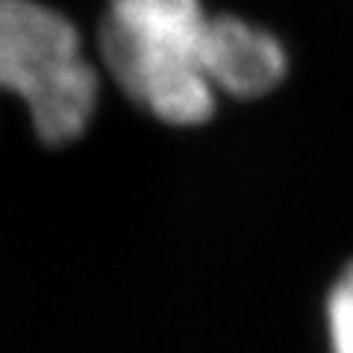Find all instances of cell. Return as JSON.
Returning <instances> with one entry per match:
<instances>
[{
	"label": "cell",
	"mask_w": 353,
	"mask_h": 353,
	"mask_svg": "<svg viewBox=\"0 0 353 353\" xmlns=\"http://www.w3.org/2000/svg\"><path fill=\"white\" fill-rule=\"evenodd\" d=\"M101 53L124 94L165 124L215 112L212 15L201 0H109Z\"/></svg>",
	"instance_id": "1"
},
{
	"label": "cell",
	"mask_w": 353,
	"mask_h": 353,
	"mask_svg": "<svg viewBox=\"0 0 353 353\" xmlns=\"http://www.w3.org/2000/svg\"><path fill=\"white\" fill-rule=\"evenodd\" d=\"M0 92L27 103L44 145H68L88 127L97 77L80 32L36 0H0Z\"/></svg>",
	"instance_id": "2"
},
{
	"label": "cell",
	"mask_w": 353,
	"mask_h": 353,
	"mask_svg": "<svg viewBox=\"0 0 353 353\" xmlns=\"http://www.w3.org/2000/svg\"><path fill=\"white\" fill-rule=\"evenodd\" d=\"M285 77V50L268 30L236 15H212V85L218 94L262 97Z\"/></svg>",
	"instance_id": "3"
},
{
	"label": "cell",
	"mask_w": 353,
	"mask_h": 353,
	"mask_svg": "<svg viewBox=\"0 0 353 353\" xmlns=\"http://www.w3.org/2000/svg\"><path fill=\"white\" fill-rule=\"evenodd\" d=\"M330 353H353V262L330 285L324 303Z\"/></svg>",
	"instance_id": "4"
}]
</instances>
